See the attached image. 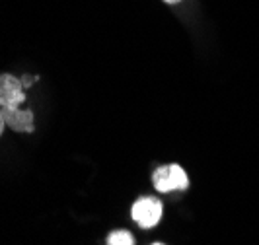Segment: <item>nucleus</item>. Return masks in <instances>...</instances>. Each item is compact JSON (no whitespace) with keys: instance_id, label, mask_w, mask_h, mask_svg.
I'll use <instances>...</instances> for the list:
<instances>
[{"instance_id":"obj_1","label":"nucleus","mask_w":259,"mask_h":245,"mask_svg":"<svg viewBox=\"0 0 259 245\" xmlns=\"http://www.w3.org/2000/svg\"><path fill=\"white\" fill-rule=\"evenodd\" d=\"M26 107V91L22 80L12 74H0V111H18Z\"/></svg>"},{"instance_id":"obj_2","label":"nucleus","mask_w":259,"mask_h":245,"mask_svg":"<svg viewBox=\"0 0 259 245\" xmlns=\"http://www.w3.org/2000/svg\"><path fill=\"white\" fill-rule=\"evenodd\" d=\"M152 183L160 193H169V191H178V189H187L189 177L182 166L169 164V166H162L156 169L152 175Z\"/></svg>"},{"instance_id":"obj_3","label":"nucleus","mask_w":259,"mask_h":245,"mask_svg":"<svg viewBox=\"0 0 259 245\" xmlns=\"http://www.w3.org/2000/svg\"><path fill=\"white\" fill-rule=\"evenodd\" d=\"M162 218V203L152 197H144L133 205V220L141 228H152Z\"/></svg>"},{"instance_id":"obj_4","label":"nucleus","mask_w":259,"mask_h":245,"mask_svg":"<svg viewBox=\"0 0 259 245\" xmlns=\"http://www.w3.org/2000/svg\"><path fill=\"white\" fill-rule=\"evenodd\" d=\"M107 245H135L129 232H113L107 239Z\"/></svg>"},{"instance_id":"obj_5","label":"nucleus","mask_w":259,"mask_h":245,"mask_svg":"<svg viewBox=\"0 0 259 245\" xmlns=\"http://www.w3.org/2000/svg\"><path fill=\"white\" fill-rule=\"evenodd\" d=\"M31 84H33V78H29V76H24V78H22V86H24V88L31 86Z\"/></svg>"},{"instance_id":"obj_6","label":"nucleus","mask_w":259,"mask_h":245,"mask_svg":"<svg viewBox=\"0 0 259 245\" xmlns=\"http://www.w3.org/2000/svg\"><path fill=\"white\" fill-rule=\"evenodd\" d=\"M4 125H6V123H4V117H2V111H0V134H2V130H4Z\"/></svg>"},{"instance_id":"obj_7","label":"nucleus","mask_w":259,"mask_h":245,"mask_svg":"<svg viewBox=\"0 0 259 245\" xmlns=\"http://www.w3.org/2000/svg\"><path fill=\"white\" fill-rule=\"evenodd\" d=\"M164 2H168V4H178L180 0H164Z\"/></svg>"},{"instance_id":"obj_8","label":"nucleus","mask_w":259,"mask_h":245,"mask_svg":"<svg viewBox=\"0 0 259 245\" xmlns=\"http://www.w3.org/2000/svg\"><path fill=\"white\" fill-rule=\"evenodd\" d=\"M154 245H162V243H154Z\"/></svg>"}]
</instances>
